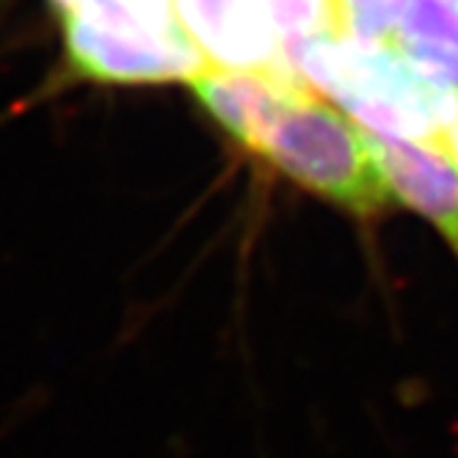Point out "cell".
I'll list each match as a JSON object with an SVG mask.
<instances>
[{
    "label": "cell",
    "mask_w": 458,
    "mask_h": 458,
    "mask_svg": "<svg viewBox=\"0 0 458 458\" xmlns=\"http://www.w3.org/2000/svg\"><path fill=\"white\" fill-rule=\"evenodd\" d=\"M439 149L445 152V157L453 163V169L458 172V106L445 127V133H442V141H439Z\"/></svg>",
    "instance_id": "8fae6325"
},
{
    "label": "cell",
    "mask_w": 458,
    "mask_h": 458,
    "mask_svg": "<svg viewBox=\"0 0 458 458\" xmlns=\"http://www.w3.org/2000/svg\"><path fill=\"white\" fill-rule=\"evenodd\" d=\"M67 58L72 70L103 83L191 81L210 64L185 30L160 34L141 22L116 25L86 12L64 17Z\"/></svg>",
    "instance_id": "3957f363"
},
{
    "label": "cell",
    "mask_w": 458,
    "mask_h": 458,
    "mask_svg": "<svg viewBox=\"0 0 458 458\" xmlns=\"http://www.w3.org/2000/svg\"><path fill=\"white\" fill-rule=\"evenodd\" d=\"M392 45L422 75L458 94V0H409Z\"/></svg>",
    "instance_id": "52a82bcc"
},
{
    "label": "cell",
    "mask_w": 458,
    "mask_h": 458,
    "mask_svg": "<svg viewBox=\"0 0 458 458\" xmlns=\"http://www.w3.org/2000/svg\"><path fill=\"white\" fill-rule=\"evenodd\" d=\"M276 34L299 42L318 34H335L337 0H263Z\"/></svg>",
    "instance_id": "9c48e42d"
},
{
    "label": "cell",
    "mask_w": 458,
    "mask_h": 458,
    "mask_svg": "<svg viewBox=\"0 0 458 458\" xmlns=\"http://www.w3.org/2000/svg\"><path fill=\"white\" fill-rule=\"evenodd\" d=\"M392 202L428 221L458 263V172L439 147L370 133Z\"/></svg>",
    "instance_id": "277c9868"
},
{
    "label": "cell",
    "mask_w": 458,
    "mask_h": 458,
    "mask_svg": "<svg viewBox=\"0 0 458 458\" xmlns=\"http://www.w3.org/2000/svg\"><path fill=\"white\" fill-rule=\"evenodd\" d=\"M188 83L202 108L249 152L287 94L299 86L287 70L229 67H208Z\"/></svg>",
    "instance_id": "8992f818"
},
{
    "label": "cell",
    "mask_w": 458,
    "mask_h": 458,
    "mask_svg": "<svg viewBox=\"0 0 458 458\" xmlns=\"http://www.w3.org/2000/svg\"><path fill=\"white\" fill-rule=\"evenodd\" d=\"M122 6L130 14H136L152 30H160V34H172V30L182 28L174 14L172 0H122Z\"/></svg>",
    "instance_id": "30bf717a"
},
{
    "label": "cell",
    "mask_w": 458,
    "mask_h": 458,
    "mask_svg": "<svg viewBox=\"0 0 458 458\" xmlns=\"http://www.w3.org/2000/svg\"><path fill=\"white\" fill-rule=\"evenodd\" d=\"M301 78L326 91L370 133L439 147L458 94L422 75L389 42L318 34L287 42Z\"/></svg>",
    "instance_id": "6da1fadb"
},
{
    "label": "cell",
    "mask_w": 458,
    "mask_h": 458,
    "mask_svg": "<svg viewBox=\"0 0 458 458\" xmlns=\"http://www.w3.org/2000/svg\"><path fill=\"white\" fill-rule=\"evenodd\" d=\"M50 4H53L64 17H67V14H72V12H78V9L83 6V0H50Z\"/></svg>",
    "instance_id": "7c38bea8"
},
{
    "label": "cell",
    "mask_w": 458,
    "mask_h": 458,
    "mask_svg": "<svg viewBox=\"0 0 458 458\" xmlns=\"http://www.w3.org/2000/svg\"><path fill=\"white\" fill-rule=\"evenodd\" d=\"M251 152L356 218H373L392 205L368 130L301 83L287 94Z\"/></svg>",
    "instance_id": "7a4b0ae2"
},
{
    "label": "cell",
    "mask_w": 458,
    "mask_h": 458,
    "mask_svg": "<svg viewBox=\"0 0 458 458\" xmlns=\"http://www.w3.org/2000/svg\"><path fill=\"white\" fill-rule=\"evenodd\" d=\"M409 0H337L335 34L359 42H389L406 14Z\"/></svg>",
    "instance_id": "ba28073f"
},
{
    "label": "cell",
    "mask_w": 458,
    "mask_h": 458,
    "mask_svg": "<svg viewBox=\"0 0 458 458\" xmlns=\"http://www.w3.org/2000/svg\"><path fill=\"white\" fill-rule=\"evenodd\" d=\"M174 14L210 67L284 70L263 0H172Z\"/></svg>",
    "instance_id": "5b68a950"
}]
</instances>
